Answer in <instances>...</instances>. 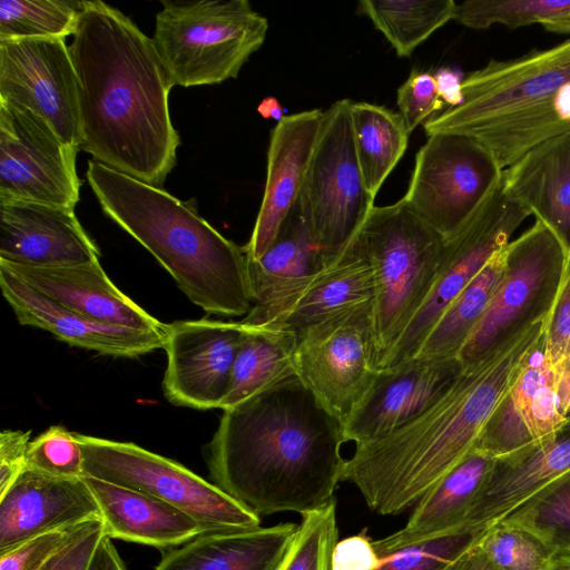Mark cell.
<instances>
[{
	"label": "cell",
	"instance_id": "obj_18",
	"mask_svg": "<svg viewBox=\"0 0 570 570\" xmlns=\"http://www.w3.org/2000/svg\"><path fill=\"white\" fill-rule=\"evenodd\" d=\"M462 371L459 358L422 357L379 370L368 391L343 424L345 442L360 445L401 429L432 406Z\"/></svg>",
	"mask_w": 570,
	"mask_h": 570
},
{
	"label": "cell",
	"instance_id": "obj_19",
	"mask_svg": "<svg viewBox=\"0 0 570 570\" xmlns=\"http://www.w3.org/2000/svg\"><path fill=\"white\" fill-rule=\"evenodd\" d=\"M99 257V247L73 208L0 199V261L67 266L96 262Z\"/></svg>",
	"mask_w": 570,
	"mask_h": 570
},
{
	"label": "cell",
	"instance_id": "obj_36",
	"mask_svg": "<svg viewBox=\"0 0 570 570\" xmlns=\"http://www.w3.org/2000/svg\"><path fill=\"white\" fill-rule=\"evenodd\" d=\"M501 520L531 531L557 552L570 550V471Z\"/></svg>",
	"mask_w": 570,
	"mask_h": 570
},
{
	"label": "cell",
	"instance_id": "obj_48",
	"mask_svg": "<svg viewBox=\"0 0 570 570\" xmlns=\"http://www.w3.org/2000/svg\"><path fill=\"white\" fill-rule=\"evenodd\" d=\"M433 76L438 94L446 108L459 106L463 100L461 83L464 77L459 71L444 67L438 69Z\"/></svg>",
	"mask_w": 570,
	"mask_h": 570
},
{
	"label": "cell",
	"instance_id": "obj_25",
	"mask_svg": "<svg viewBox=\"0 0 570 570\" xmlns=\"http://www.w3.org/2000/svg\"><path fill=\"white\" fill-rule=\"evenodd\" d=\"M495 463L475 446L416 503L403 528L373 541L379 557L468 527Z\"/></svg>",
	"mask_w": 570,
	"mask_h": 570
},
{
	"label": "cell",
	"instance_id": "obj_29",
	"mask_svg": "<svg viewBox=\"0 0 570 570\" xmlns=\"http://www.w3.org/2000/svg\"><path fill=\"white\" fill-rule=\"evenodd\" d=\"M570 471V419L549 440L509 459L497 460L469 521L488 528Z\"/></svg>",
	"mask_w": 570,
	"mask_h": 570
},
{
	"label": "cell",
	"instance_id": "obj_46",
	"mask_svg": "<svg viewBox=\"0 0 570 570\" xmlns=\"http://www.w3.org/2000/svg\"><path fill=\"white\" fill-rule=\"evenodd\" d=\"M373 541L366 529L337 541L332 554V570L377 569L382 559L376 553Z\"/></svg>",
	"mask_w": 570,
	"mask_h": 570
},
{
	"label": "cell",
	"instance_id": "obj_47",
	"mask_svg": "<svg viewBox=\"0 0 570 570\" xmlns=\"http://www.w3.org/2000/svg\"><path fill=\"white\" fill-rule=\"evenodd\" d=\"M30 431L3 430L0 434V494L26 470Z\"/></svg>",
	"mask_w": 570,
	"mask_h": 570
},
{
	"label": "cell",
	"instance_id": "obj_33",
	"mask_svg": "<svg viewBox=\"0 0 570 570\" xmlns=\"http://www.w3.org/2000/svg\"><path fill=\"white\" fill-rule=\"evenodd\" d=\"M351 120L358 165L375 198L404 155L410 134L400 114L370 102L352 101Z\"/></svg>",
	"mask_w": 570,
	"mask_h": 570
},
{
	"label": "cell",
	"instance_id": "obj_54",
	"mask_svg": "<svg viewBox=\"0 0 570 570\" xmlns=\"http://www.w3.org/2000/svg\"><path fill=\"white\" fill-rule=\"evenodd\" d=\"M568 419H570V415H569V417H568Z\"/></svg>",
	"mask_w": 570,
	"mask_h": 570
},
{
	"label": "cell",
	"instance_id": "obj_39",
	"mask_svg": "<svg viewBox=\"0 0 570 570\" xmlns=\"http://www.w3.org/2000/svg\"><path fill=\"white\" fill-rule=\"evenodd\" d=\"M338 541L336 502L302 515L277 570H332V554Z\"/></svg>",
	"mask_w": 570,
	"mask_h": 570
},
{
	"label": "cell",
	"instance_id": "obj_24",
	"mask_svg": "<svg viewBox=\"0 0 570 570\" xmlns=\"http://www.w3.org/2000/svg\"><path fill=\"white\" fill-rule=\"evenodd\" d=\"M17 277L48 297L94 321L165 333L161 323L107 276L99 261L67 266H28L0 261Z\"/></svg>",
	"mask_w": 570,
	"mask_h": 570
},
{
	"label": "cell",
	"instance_id": "obj_20",
	"mask_svg": "<svg viewBox=\"0 0 570 570\" xmlns=\"http://www.w3.org/2000/svg\"><path fill=\"white\" fill-rule=\"evenodd\" d=\"M331 255L313 242L297 200L266 252L249 261L254 302L240 321L253 326L278 323Z\"/></svg>",
	"mask_w": 570,
	"mask_h": 570
},
{
	"label": "cell",
	"instance_id": "obj_8",
	"mask_svg": "<svg viewBox=\"0 0 570 570\" xmlns=\"http://www.w3.org/2000/svg\"><path fill=\"white\" fill-rule=\"evenodd\" d=\"M504 253L497 292L460 352L463 370L482 363L528 326L549 320L570 263V252L537 219Z\"/></svg>",
	"mask_w": 570,
	"mask_h": 570
},
{
	"label": "cell",
	"instance_id": "obj_49",
	"mask_svg": "<svg viewBox=\"0 0 570 570\" xmlns=\"http://www.w3.org/2000/svg\"><path fill=\"white\" fill-rule=\"evenodd\" d=\"M111 541L108 537L101 540L89 570H128Z\"/></svg>",
	"mask_w": 570,
	"mask_h": 570
},
{
	"label": "cell",
	"instance_id": "obj_13",
	"mask_svg": "<svg viewBox=\"0 0 570 570\" xmlns=\"http://www.w3.org/2000/svg\"><path fill=\"white\" fill-rule=\"evenodd\" d=\"M529 216L531 214L503 190L501 180L471 218L444 240L430 294L380 370L416 356L443 311L492 256L512 240V235Z\"/></svg>",
	"mask_w": 570,
	"mask_h": 570
},
{
	"label": "cell",
	"instance_id": "obj_11",
	"mask_svg": "<svg viewBox=\"0 0 570 570\" xmlns=\"http://www.w3.org/2000/svg\"><path fill=\"white\" fill-rule=\"evenodd\" d=\"M415 156L404 200L444 240L455 234L500 185L503 169L471 136L436 132Z\"/></svg>",
	"mask_w": 570,
	"mask_h": 570
},
{
	"label": "cell",
	"instance_id": "obj_10",
	"mask_svg": "<svg viewBox=\"0 0 570 570\" xmlns=\"http://www.w3.org/2000/svg\"><path fill=\"white\" fill-rule=\"evenodd\" d=\"M351 102L341 99L324 111L298 197L313 242L327 254L345 246L374 207L355 151Z\"/></svg>",
	"mask_w": 570,
	"mask_h": 570
},
{
	"label": "cell",
	"instance_id": "obj_5",
	"mask_svg": "<svg viewBox=\"0 0 570 570\" xmlns=\"http://www.w3.org/2000/svg\"><path fill=\"white\" fill-rule=\"evenodd\" d=\"M462 102L424 122L428 136H471L488 128L502 145L524 154L570 134V39L509 60H490L461 83Z\"/></svg>",
	"mask_w": 570,
	"mask_h": 570
},
{
	"label": "cell",
	"instance_id": "obj_3",
	"mask_svg": "<svg viewBox=\"0 0 570 570\" xmlns=\"http://www.w3.org/2000/svg\"><path fill=\"white\" fill-rule=\"evenodd\" d=\"M548 322L528 326L482 363L463 370L432 406L401 429L355 445L342 481L355 485L382 515L416 504L478 445L492 413L543 340Z\"/></svg>",
	"mask_w": 570,
	"mask_h": 570
},
{
	"label": "cell",
	"instance_id": "obj_52",
	"mask_svg": "<svg viewBox=\"0 0 570 570\" xmlns=\"http://www.w3.org/2000/svg\"><path fill=\"white\" fill-rule=\"evenodd\" d=\"M541 26L544 30L550 32L563 35L570 33V12L557 19L547 21Z\"/></svg>",
	"mask_w": 570,
	"mask_h": 570
},
{
	"label": "cell",
	"instance_id": "obj_34",
	"mask_svg": "<svg viewBox=\"0 0 570 570\" xmlns=\"http://www.w3.org/2000/svg\"><path fill=\"white\" fill-rule=\"evenodd\" d=\"M455 4L453 0H361L357 10L384 35L399 57H410L453 20Z\"/></svg>",
	"mask_w": 570,
	"mask_h": 570
},
{
	"label": "cell",
	"instance_id": "obj_2",
	"mask_svg": "<svg viewBox=\"0 0 570 570\" xmlns=\"http://www.w3.org/2000/svg\"><path fill=\"white\" fill-rule=\"evenodd\" d=\"M342 423L298 376L224 411L208 445L213 483L257 514L323 509L345 459Z\"/></svg>",
	"mask_w": 570,
	"mask_h": 570
},
{
	"label": "cell",
	"instance_id": "obj_35",
	"mask_svg": "<svg viewBox=\"0 0 570 570\" xmlns=\"http://www.w3.org/2000/svg\"><path fill=\"white\" fill-rule=\"evenodd\" d=\"M85 0H1L0 40L62 38L76 31Z\"/></svg>",
	"mask_w": 570,
	"mask_h": 570
},
{
	"label": "cell",
	"instance_id": "obj_6",
	"mask_svg": "<svg viewBox=\"0 0 570 570\" xmlns=\"http://www.w3.org/2000/svg\"><path fill=\"white\" fill-rule=\"evenodd\" d=\"M357 233L373 274L372 320L380 368L429 296L444 239L403 197L374 206Z\"/></svg>",
	"mask_w": 570,
	"mask_h": 570
},
{
	"label": "cell",
	"instance_id": "obj_28",
	"mask_svg": "<svg viewBox=\"0 0 570 570\" xmlns=\"http://www.w3.org/2000/svg\"><path fill=\"white\" fill-rule=\"evenodd\" d=\"M298 525L206 531L168 549L155 570H277Z\"/></svg>",
	"mask_w": 570,
	"mask_h": 570
},
{
	"label": "cell",
	"instance_id": "obj_31",
	"mask_svg": "<svg viewBox=\"0 0 570 570\" xmlns=\"http://www.w3.org/2000/svg\"><path fill=\"white\" fill-rule=\"evenodd\" d=\"M246 326L230 385L220 405L223 411L297 376L294 331L281 324Z\"/></svg>",
	"mask_w": 570,
	"mask_h": 570
},
{
	"label": "cell",
	"instance_id": "obj_14",
	"mask_svg": "<svg viewBox=\"0 0 570 570\" xmlns=\"http://www.w3.org/2000/svg\"><path fill=\"white\" fill-rule=\"evenodd\" d=\"M78 150L31 111L0 102V199L75 209Z\"/></svg>",
	"mask_w": 570,
	"mask_h": 570
},
{
	"label": "cell",
	"instance_id": "obj_1",
	"mask_svg": "<svg viewBox=\"0 0 570 570\" xmlns=\"http://www.w3.org/2000/svg\"><path fill=\"white\" fill-rule=\"evenodd\" d=\"M68 47L78 83L79 149L161 188L180 138L169 112L173 85L153 39L117 8L85 0Z\"/></svg>",
	"mask_w": 570,
	"mask_h": 570
},
{
	"label": "cell",
	"instance_id": "obj_23",
	"mask_svg": "<svg viewBox=\"0 0 570 570\" xmlns=\"http://www.w3.org/2000/svg\"><path fill=\"white\" fill-rule=\"evenodd\" d=\"M99 518L83 478L61 479L26 469L0 494V552L39 533Z\"/></svg>",
	"mask_w": 570,
	"mask_h": 570
},
{
	"label": "cell",
	"instance_id": "obj_38",
	"mask_svg": "<svg viewBox=\"0 0 570 570\" xmlns=\"http://www.w3.org/2000/svg\"><path fill=\"white\" fill-rule=\"evenodd\" d=\"M570 12V0H468L455 4L453 20L471 29L542 24Z\"/></svg>",
	"mask_w": 570,
	"mask_h": 570
},
{
	"label": "cell",
	"instance_id": "obj_9",
	"mask_svg": "<svg viewBox=\"0 0 570 570\" xmlns=\"http://www.w3.org/2000/svg\"><path fill=\"white\" fill-rule=\"evenodd\" d=\"M75 433L83 454L85 475L159 499L194 518L205 531L261 527V517L180 463L132 442Z\"/></svg>",
	"mask_w": 570,
	"mask_h": 570
},
{
	"label": "cell",
	"instance_id": "obj_7",
	"mask_svg": "<svg viewBox=\"0 0 570 570\" xmlns=\"http://www.w3.org/2000/svg\"><path fill=\"white\" fill-rule=\"evenodd\" d=\"M161 3L153 41L173 87L237 78L265 41L268 21L247 0Z\"/></svg>",
	"mask_w": 570,
	"mask_h": 570
},
{
	"label": "cell",
	"instance_id": "obj_43",
	"mask_svg": "<svg viewBox=\"0 0 570 570\" xmlns=\"http://www.w3.org/2000/svg\"><path fill=\"white\" fill-rule=\"evenodd\" d=\"M396 104L409 134L446 108L438 94L434 76L419 70H412L399 87Z\"/></svg>",
	"mask_w": 570,
	"mask_h": 570
},
{
	"label": "cell",
	"instance_id": "obj_26",
	"mask_svg": "<svg viewBox=\"0 0 570 570\" xmlns=\"http://www.w3.org/2000/svg\"><path fill=\"white\" fill-rule=\"evenodd\" d=\"M83 479L111 540L173 549L206 532L194 518L159 499L90 475Z\"/></svg>",
	"mask_w": 570,
	"mask_h": 570
},
{
	"label": "cell",
	"instance_id": "obj_27",
	"mask_svg": "<svg viewBox=\"0 0 570 570\" xmlns=\"http://www.w3.org/2000/svg\"><path fill=\"white\" fill-rule=\"evenodd\" d=\"M502 187L570 252V134L534 146L503 169Z\"/></svg>",
	"mask_w": 570,
	"mask_h": 570
},
{
	"label": "cell",
	"instance_id": "obj_53",
	"mask_svg": "<svg viewBox=\"0 0 570 570\" xmlns=\"http://www.w3.org/2000/svg\"><path fill=\"white\" fill-rule=\"evenodd\" d=\"M549 570H570V550L558 551Z\"/></svg>",
	"mask_w": 570,
	"mask_h": 570
},
{
	"label": "cell",
	"instance_id": "obj_51",
	"mask_svg": "<svg viewBox=\"0 0 570 570\" xmlns=\"http://www.w3.org/2000/svg\"><path fill=\"white\" fill-rule=\"evenodd\" d=\"M257 111L263 118H273L277 122L281 121L285 115L284 109L281 106L279 101L275 97H266L264 98L258 107Z\"/></svg>",
	"mask_w": 570,
	"mask_h": 570
},
{
	"label": "cell",
	"instance_id": "obj_45",
	"mask_svg": "<svg viewBox=\"0 0 570 570\" xmlns=\"http://www.w3.org/2000/svg\"><path fill=\"white\" fill-rule=\"evenodd\" d=\"M105 537L102 519L92 520L45 564L43 570H89Z\"/></svg>",
	"mask_w": 570,
	"mask_h": 570
},
{
	"label": "cell",
	"instance_id": "obj_44",
	"mask_svg": "<svg viewBox=\"0 0 570 570\" xmlns=\"http://www.w3.org/2000/svg\"><path fill=\"white\" fill-rule=\"evenodd\" d=\"M543 353L553 367L570 361V263L547 325Z\"/></svg>",
	"mask_w": 570,
	"mask_h": 570
},
{
	"label": "cell",
	"instance_id": "obj_32",
	"mask_svg": "<svg viewBox=\"0 0 570 570\" xmlns=\"http://www.w3.org/2000/svg\"><path fill=\"white\" fill-rule=\"evenodd\" d=\"M504 248L492 256L443 311L415 357L459 358L461 350L485 314L501 282L505 265Z\"/></svg>",
	"mask_w": 570,
	"mask_h": 570
},
{
	"label": "cell",
	"instance_id": "obj_4",
	"mask_svg": "<svg viewBox=\"0 0 570 570\" xmlns=\"http://www.w3.org/2000/svg\"><path fill=\"white\" fill-rule=\"evenodd\" d=\"M86 177L104 213L140 243L191 303L208 314L246 316L249 259L188 202L90 160Z\"/></svg>",
	"mask_w": 570,
	"mask_h": 570
},
{
	"label": "cell",
	"instance_id": "obj_41",
	"mask_svg": "<svg viewBox=\"0 0 570 570\" xmlns=\"http://www.w3.org/2000/svg\"><path fill=\"white\" fill-rule=\"evenodd\" d=\"M26 469L61 479L85 476L83 454L76 433L52 425L30 441Z\"/></svg>",
	"mask_w": 570,
	"mask_h": 570
},
{
	"label": "cell",
	"instance_id": "obj_50",
	"mask_svg": "<svg viewBox=\"0 0 570 570\" xmlns=\"http://www.w3.org/2000/svg\"><path fill=\"white\" fill-rule=\"evenodd\" d=\"M445 570H494L482 552L480 551L478 543L458 558L451 563Z\"/></svg>",
	"mask_w": 570,
	"mask_h": 570
},
{
	"label": "cell",
	"instance_id": "obj_22",
	"mask_svg": "<svg viewBox=\"0 0 570 570\" xmlns=\"http://www.w3.org/2000/svg\"><path fill=\"white\" fill-rule=\"evenodd\" d=\"M323 118L321 109L305 110L285 116L272 129L263 199L245 245L249 261L258 259L266 252L298 200Z\"/></svg>",
	"mask_w": 570,
	"mask_h": 570
},
{
	"label": "cell",
	"instance_id": "obj_40",
	"mask_svg": "<svg viewBox=\"0 0 570 570\" xmlns=\"http://www.w3.org/2000/svg\"><path fill=\"white\" fill-rule=\"evenodd\" d=\"M487 529L468 525L451 533L407 546L383 558L375 570H445L473 548Z\"/></svg>",
	"mask_w": 570,
	"mask_h": 570
},
{
	"label": "cell",
	"instance_id": "obj_17",
	"mask_svg": "<svg viewBox=\"0 0 570 570\" xmlns=\"http://www.w3.org/2000/svg\"><path fill=\"white\" fill-rule=\"evenodd\" d=\"M246 330L242 321L202 318L166 324V399L195 410L220 409Z\"/></svg>",
	"mask_w": 570,
	"mask_h": 570
},
{
	"label": "cell",
	"instance_id": "obj_37",
	"mask_svg": "<svg viewBox=\"0 0 570 570\" xmlns=\"http://www.w3.org/2000/svg\"><path fill=\"white\" fill-rule=\"evenodd\" d=\"M478 547L494 570H549L557 553L537 534L504 520L488 527Z\"/></svg>",
	"mask_w": 570,
	"mask_h": 570
},
{
	"label": "cell",
	"instance_id": "obj_30",
	"mask_svg": "<svg viewBox=\"0 0 570 570\" xmlns=\"http://www.w3.org/2000/svg\"><path fill=\"white\" fill-rule=\"evenodd\" d=\"M358 232V230H357ZM373 274L358 233L332 254L276 323L295 333L343 311L372 303Z\"/></svg>",
	"mask_w": 570,
	"mask_h": 570
},
{
	"label": "cell",
	"instance_id": "obj_16",
	"mask_svg": "<svg viewBox=\"0 0 570 570\" xmlns=\"http://www.w3.org/2000/svg\"><path fill=\"white\" fill-rule=\"evenodd\" d=\"M543 340L479 439L476 446L497 460L540 445L552 438L570 415V361L553 367L544 357Z\"/></svg>",
	"mask_w": 570,
	"mask_h": 570
},
{
	"label": "cell",
	"instance_id": "obj_42",
	"mask_svg": "<svg viewBox=\"0 0 570 570\" xmlns=\"http://www.w3.org/2000/svg\"><path fill=\"white\" fill-rule=\"evenodd\" d=\"M91 521L39 533L0 552V570L42 568Z\"/></svg>",
	"mask_w": 570,
	"mask_h": 570
},
{
	"label": "cell",
	"instance_id": "obj_15",
	"mask_svg": "<svg viewBox=\"0 0 570 570\" xmlns=\"http://www.w3.org/2000/svg\"><path fill=\"white\" fill-rule=\"evenodd\" d=\"M0 102L31 111L79 149L78 83L65 39L0 40Z\"/></svg>",
	"mask_w": 570,
	"mask_h": 570
},
{
	"label": "cell",
	"instance_id": "obj_21",
	"mask_svg": "<svg viewBox=\"0 0 570 570\" xmlns=\"http://www.w3.org/2000/svg\"><path fill=\"white\" fill-rule=\"evenodd\" d=\"M0 287L21 325L47 331L71 346L116 357H137L165 346V333L88 318L31 287L3 266Z\"/></svg>",
	"mask_w": 570,
	"mask_h": 570
},
{
	"label": "cell",
	"instance_id": "obj_12",
	"mask_svg": "<svg viewBox=\"0 0 570 570\" xmlns=\"http://www.w3.org/2000/svg\"><path fill=\"white\" fill-rule=\"evenodd\" d=\"M296 335L298 379L343 425L379 372L372 303L332 315Z\"/></svg>",
	"mask_w": 570,
	"mask_h": 570
}]
</instances>
